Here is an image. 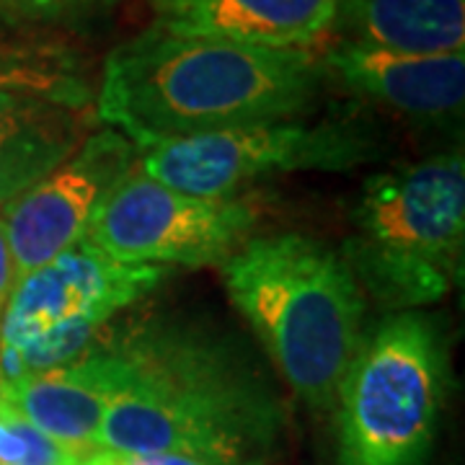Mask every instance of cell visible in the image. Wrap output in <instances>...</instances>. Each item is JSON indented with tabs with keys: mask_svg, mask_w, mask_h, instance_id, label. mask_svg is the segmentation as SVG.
<instances>
[{
	"mask_svg": "<svg viewBox=\"0 0 465 465\" xmlns=\"http://www.w3.org/2000/svg\"><path fill=\"white\" fill-rule=\"evenodd\" d=\"M326 81L311 50H266L150 26L109 52L96 114L137 150L308 114Z\"/></svg>",
	"mask_w": 465,
	"mask_h": 465,
	"instance_id": "obj_1",
	"label": "cell"
},
{
	"mask_svg": "<svg viewBox=\"0 0 465 465\" xmlns=\"http://www.w3.org/2000/svg\"><path fill=\"white\" fill-rule=\"evenodd\" d=\"M122 385L101 421L114 458L192 455L253 465L274 440L280 409L251 360L192 326H148L122 344Z\"/></svg>",
	"mask_w": 465,
	"mask_h": 465,
	"instance_id": "obj_2",
	"label": "cell"
},
{
	"mask_svg": "<svg viewBox=\"0 0 465 465\" xmlns=\"http://www.w3.org/2000/svg\"><path fill=\"white\" fill-rule=\"evenodd\" d=\"M223 269L232 305L313 409H329L365 341V292L349 266L302 232L249 238Z\"/></svg>",
	"mask_w": 465,
	"mask_h": 465,
	"instance_id": "obj_3",
	"label": "cell"
},
{
	"mask_svg": "<svg viewBox=\"0 0 465 465\" xmlns=\"http://www.w3.org/2000/svg\"><path fill=\"white\" fill-rule=\"evenodd\" d=\"M463 241V153H445L370 176L339 256L362 292L403 313L440 302L455 287Z\"/></svg>",
	"mask_w": 465,
	"mask_h": 465,
	"instance_id": "obj_4",
	"label": "cell"
},
{
	"mask_svg": "<svg viewBox=\"0 0 465 465\" xmlns=\"http://www.w3.org/2000/svg\"><path fill=\"white\" fill-rule=\"evenodd\" d=\"M448 375V347L432 318H385L357 349L333 401L339 465H427Z\"/></svg>",
	"mask_w": 465,
	"mask_h": 465,
	"instance_id": "obj_5",
	"label": "cell"
},
{
	"mask_svg": "<svg viewBox=\"0 0 465 465\" xmlns=\"http://www.w3.org/2000/svg\"><path fill=\"white\" fill-rule=\"evenodd\" d=\"M381 155L362 124L298 119L194 134L137 150L134 166L163 186L194 197H235L243 186L295 171H349Z\"/></svg>",
	"mask_w": 465,
	"mask_h": 465,
	"instance_id": "obj_6",
	"label": "cell"
},
{
	"mask_svg": "<svg viewBox=\"0 0 465 465\" xmlns=\"http://www.w3.org/2000/svg\"><path fill=\"white\" fill-rule=\"evenodd\" d=\"M256 204L243 197H194L133 166L94 210L84 241L122 264H225L251 238Z\"/></svg>",
	"mask_w": 465,
	"mask_h": 465,
	"instance_id": "obj_7",
	"label": "cell"
},
{
	"mask_svg": "<svg viewBox=\"0 0 465 465\" xmlns=\"http://www.w3.org/2000/svg\"><path fill=\"white\" fill-rule=\"evenodd\" d=\"M137 148L116 130L88 134L63 166L0 207L16 274L50 264L84 238L85 225L116 182L134 166Z\"/></svg>",
	"mask_w": 465,
	"mask_h": 465,
	"instance_id": "obj_8",
	"label": "cell"
},
{
	"mask_svg": "<svg viewBox=\"0 0 465 465\" xmlns=\"http://www.w3.org/2000/svg\"><path fill=\"white\" fill-rule=\"evenodd\" d=\"M166 266L122 264L84 238L50 264L18 277L0 329V347L21 349L36 333L70 318L109 321L116 311L161 287Z\"/></svg>",
	"mask_w": 465,
	"mask_h": 465,
	"instance_id": "obj_9",
	"label": "cell"
},
{
	"mask_svg": "<svg viewBox=\"0 0 465 465\" xmlns=\"http://www.w3.org/2000/svg\"><path fill=\"white\" fill-rule=\"evenodd\" d=\"M326 78L419 122L463 114L465 54H396L339 42L321 57Z\"/></svg>",
	"mask_w": 465,
	"mask_h": 465,
	"instance_id": "obj_10",
	"label": "cell"
},
{
	"mask_svg": "<svg viewBox=\"0 0 465 465\" xmlns=\"http://www.w3.org/2000/svg\"><path fill=\"white\" fill-rule=\"evenodd\" d=\"M339 0H148L153 26L173 36L266 50H308L331 32Z\"/></svg>",
	"mask_w": 465,
	"mask_h": 465,
	"instance_id": "obj_11",
	"label": "cell"
},
{
	"mask_svg": "<svg viewBox=\"0 0 465 465\" xmlns=\"http://www.w3.org/2000/svg\"><path fill=\"white\" fill-rule=\"evenodd\" d=\"M122 385L116 349H96L75 362L0 385V401L52 440L70 448H99L101 421Z\"/></svg>",
	"mask_w": 465,
	"mask_h": 465,
	"instance_id": "obj_12",
	"label": "cell"
},
{
	"mask_svg": "<svg viewBox=\"0 0 465 465\" xmlns=\"http://www.w3.org/2000/svg\"><path fill=\"white\" fill-rule=\"evenodd\" d=\"M331 29L372 50L455 54L465 47V0H339Z\"/></svg>",
	"mask_w": 465,
	"mask_h": 465,
	"instance_id": "obj_13",
	"label": "cell"
},
{
	"mask_svg": "<svg viewBox=\"0 0 465 465\" xmlns=\"http://www.w3.org/2000/svg\"><path fill=\"white\" fill-rule=\"evenodd\" d=\"M0 94L50 101L75 112H85L96 101L84 57L50 39L0 42Z\"/></svg>",
	"mask_w": 465,
	"mask_h": 465,
	"instance_id": "obj_14",
	"label": "cell"
},
{
	"mask_svg": "<svg viewBox=\"0 0 465 465\" xmlns=\"http://www.w3.org/2000/svg\"><path fill=\"white\" fill-rule=\"evenodd\" d=\"M85 140L84 112L0 143V207L63 166Z\"/></svg>",
	"mask_w": 465,
	"mask_h": 465,
	"instance_id": "obj_15",
	"label": "cell"
},
{
	"mask_svg": "<svg viewBox=\"0 0 465 465\" xmlns=\"http://www.w3.org/2000/svg\"><path fill=\"white\" fill-rule=\"evenodd\" d=\"M119 458L101 448L81 450L52 440L0 401V465H116Z\"/></svg>",
	"mask_w": 465,
	"mask_h": 465,
	"instance_id": "obj_16",
	"label": "cell"
},
{
	"mask_svg": "<svg viewBox=\"0 0 465 465\" xmlns=\"http://www.w3.org/2000/svg\"><path fill=\"white\" fill-rule=\"evenodd\" d=\"M101 326L104 321L99 318H70L63 323H54L47 331L36 333L32 341L16 349L26 378L54 370V367L70 365L78 357H84V351L91 347Z\"/></svg>",
	"mask_w": 465,
	"mask_h": 465,
	"instance_id": "obj_17",
	"label": "cell"
},
{
	"mask_svg": "<svg viewBox=\"0 0 465 465\" xmlns=\"http://www.w3.org/2000/svg\"><path fill=\"white\" fill-rule=\"evenodd\" d=\"M75 114V109L57 106L50 101L16 96V94H0V143L32 133L36 127L54 124L65 116Z\"/></svg>",
	"mask_w": 465,
	"mask_h": 465,
	"instance_id": "obj_18",
	"label": "cell"
},
{
	"mask_svg": "<svg viewBox=\"0 0 465 465\" xmlns=\"http://www.w3.org/2000/svg\"><path fill=\"white\" fill-rule=\"evenodd\" d=\"M0 18L11 26H50L60 24L54 0H0Z\"/></svg>",
	"mask_w": 465,
	"mask_h": 465,
	"instance_id": "obj_19",
	"label": "cell"
},
{
	"mask_svg": "<svg viewBox=\"0 0 465 465\" xmlns=\"http://www.w3.org/2000/svg\"><path fill=\"white\" fill-rule=\"evenodd\" d=\"M60 11V26H73V29H85L91 24H99L106 18L119 0H54Z\"/></svg>",
	"mask_w": 465,
	"mask_h": 465,
	"instance_id": "obj_20",
	"label": "cell"
},
{
	"mask_svg": "<svg viewBox=\"0 0 465 465\" xmlns=\"http://www.w3.org/2000/svg\"><path fill=\"white\" fill-rule=\"evenodd\" d=\"M16 280L18 274L16 264H14V253H11V243H8V235H5L3 217H0V305L8 300Z\"/></svg>",
	"mask_w": 465,
	"mask_h": 465,
	"instance_id": "obj_21",
	"label": "cell"
},
{
	"mask_svg": "<svg viewBox=\"0 0 465 465\" xmlns=\"http://www.w3.org/2000/svg\"><path fill=\"white\" fill-rule=\"evenodd\" d=\"M116 465H220L213 460H202L192 455H143V458H119Z\"/></svg>",
	"mask_w": 465,
	"mask_h": 465,
	"instance_id": "obj_22",
	"label": "cell"
}]
</instances>
